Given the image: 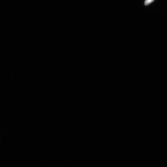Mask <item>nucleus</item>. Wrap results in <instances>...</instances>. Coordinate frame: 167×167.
<instances>
[{
  "mask_svg": "<svg viewBox=\"0 0 167 167\" xmlns=\"http://www.w3.org/2000/svg\"><path fill=\"white\" fill-rule=\"evenodd\" d=\"M154 0H146L145 4L146 5L149 4V3H151Z\"/></svg>",
  "mask_w": 167,
  "mask_h": 167,
  "instance_id": "obj_1",
  "label": "nucleus"
}]
</instances>
